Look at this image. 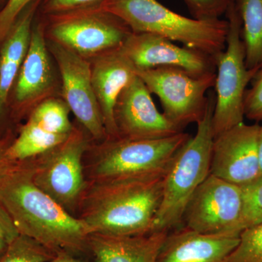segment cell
<instances>
[{"mask_svg":"<svg viewBox=\"0 0 262 262\" xmlns=\"http://www.w3.org/2000/svg\"><path fill=\"white\" fill-rule=\"evenodd\" d=\"M34 171V158L15 160L0 180V202L18 234L56 255L89 251L87 226L36 185Z\"/></svg>","mask_w":262,"mask_h":262,"instance_id":"obj_1","label":"cell"},{"mask_svg":"<svg viewBox=\"0 0 262 262\" xmlns=\"http://www.w3.org/2000/svg\"><path fill=\"white\" fill-rule=\"evenodd\" d=\"M164 177L87 181L75 216L91 234L131 236L152 232Z\"/></svg>","mask_w":262,"mask_h":262,"instance_id":"obj_2","label":"cell"},{"mask_svg":"<svg viewBox=\"0 0 262 262\" xmlns=\"http://www.w3.org/2000/svg\"><path fill=\"white\" fill-rule=\"evenodd\" d=\"M94 8L120 19L134 33L160 36L211 56L225 49L227 19L188 18L158 0H103Z\"/></svg>","mask_w":262,"mask_h":262,"instance_id":"obj_3","label":"cell"},{"mask_svg":"<svg viewBox=\"0 0 262 262\" xmlns=\"http://www.w3.org/2000/svg\"><path fill=\"white\" fill-rule=\"evenodd\" d=\"M208 106L203 118L196 123L194 136L174 156L163 179V196L157 212L152 232L179 228L188 203L202 183L210 175L213 136L214 93L208 94Z\"/></svg>","mask_w":262,"mask_h":262,"instance_id":"obj_4","label":"cell"},{"mask_svg":"<svg viewBox=\"0 0 262 262\" xmlns=\"http://www.w3.org/2000/svg\"><path fill=\"white\" fill-rule=\"evenodd\" d=\"M187 133L157 139H108L84 161L87 181L165 177L174 156L191 137Z\"/></svg>","mask_w":262,"mask_h":262,"instance_id":"obj_5","label":"cell"},{"mask_svg":"<svg viewBox=\"0 0 262 262\" xmlns=\"http://www.w3.org/2000/svg\"><path fill=\"white\" fill-rule=\"evenodd\" d=\"M229 24L225 49L216 57L213 136L244 122L247 87L258 70H248L241 36V17L235 3L226 13Z\"/></svg>","mask_w":262,"mask_h":262,"instance_id":"obj_6","label":"cell"},{"mask_svg":"<svg viewBox=\"0 0 262 262\" xmlns=\"http://www.w3.org/2000/svg\"><path fill=\"white\" fill-rule=\"evenodd\" d=\"M151 94L159 98L165 116L184 130L204 116L209 95L214 88V73L196 75L177 67L136 70Z\"/></svg>","mask_w":262,"mask_h":262,"instance_id":"obj_7","label":"cell"},{"mask_svg":"<svg viewBox=\"0 0 262 262\" xmlns=\"http://www.w3.org/2000/svg\"><path fill=\"white\" fill-rule=\"evenodd\" d=\"M90 146L84 131L75 127L67 140L34 158L36 185L75 216L87 184L84 157Z\"/></svg>","mask_w":262,"mask_h":262,"instance_id":"obj_8","label":"cell"},{"mask_svg":"<svg viewBox=\"0 0 262 262\" xmlns=\"http://www.w3.org/2000/svg\"><path fill=\"white\" fill-rule=\"evenodd\" d=\"M54 15L51 40L88 60L122 47L132 32L120 19L95 8Z\"/></svg>","mask_w":262,"mask_h":262,"instance_id":"obj_9","label":"cell"},{"mask_svg":"<svg viewBox=\"0 0 262 262\" xmlns=\"http://www.w3.org/2000/svg\"><path fill=\"white\" fill-rule=\"evenodd\" d=\"M242 206L239 186L210 174L188 203L183 222L201 233L239 237Z\"/></svg>","mask_w":262,"mask_h":262,"instance_id":"obj_10","label":"cell"},{"mask_svg":"<svg viewBox=\"0 0 262 262\" xmlns=\"http://www.w3.org/2000/svg\"><path fill=\"white\" fill-rule=\"evenodd\" d=\"M48 49L59 69L63 101L92 139L106 140L102 115L91 81V62L53 41Z\"/></svg>","mask_w":262,"mask_h":262,"instance_id":"obj_11","label":"cell"},{"mask_svg":"<svg viewBox=\"0 0 262 262\" xmlns=\"http://www.w3.org/2000/svg\"><path fill=\"white\" fill-rule=\"evenodd\" d=\"M258 130L243 122L215 136L210 174L239 187L261 177Z\"/></svg>","mask_w":262,"mask_h":262,"instance_id":"obj_12","label":"cell"},{"mask_svg":"<svg viewBox=\"0 0 262 262\" xmlns=\"http://www.w3.org/2000/svg\"><path fill=\"white\" fill-rule=\"evenodd\" d=\"M114 115L122 139H162L184 131L158 111L151 92L138 76L119 96Z\"/></svg>","mask_w":262,"mask_h":262,"instance_id":"obj_13","label":"cell"},{"mask_svg":"<svg viewBox=\"0 0 262 262\" xmlns=\"http://www.w3.org/2000/svg\"><path fill=\"white\" fill-rule=\"evenodd\" d=\"M121 48L136 70L171 67L196 75L216 72V57L180 47L155 34L131 32Z\"/></svg>","mask_w":262,"mask_h":262,"instance_id":"obj_14","label":"cell"},{"mask_svg":"<svg viewBox=\"0 0 262 262\" xmlns=\"http://www.w3.org/2000/svg\"><path fill=\"white\" fill-rule=\"evenodd\" d=\"M42 24L32 26L28 51L20 67L14 89L15 113L32 112L51 97L55 77Z\"/></svg>","mask_w":262,"mask_h":262,"instance_id":"obj_15","label":"cell"},{"mask_svg":"<svg viewBox=\"0 0 262 262\" xmlns=\"http://www.w3.org/2000/svg\"><path fill=\"white\" fill-rule=\"evenodd\" d=\"M93 60L91 81L102 115L106 140L118 139L114 115L115 105L122 91L137 76L136 68L121 47L105 52Z\"/></svg>","mask_w":262,"mask_h":262,"instance_id":"obj_16","label":"cell"},{"mask_svg":"<svg viewBox=\"0 0 262 262\" xmlns=\"http://www.w3.org/2000/svg\"><path fill=\"white\" fill-rule=\"evenodd\" d=\"M169 232L158 262H223L239 236L201 233L184 226Z\"/></svg>","mask_w":262,"mask_h":262,"instance_id":"obj_17","label":"cell"},{"mask_svg":"<svg viewBox=\"0 0 262 262\" xmlns=\"http://www.w3.org/2000/svg\"><path fill=\"white\" fill-rule=\"evenodd\" d=\"M168 232L160 231L131 236L90 234L88 250L96 262H158Z\"/></svg>","mask_w":262,"mask_h":262,"instance_id":"obj_18","label":"cell"},{"mask_svg":"<svg viewBox=\"0 0 262 262\" xmlns=\"http://www.w3.org/2000/svg\"><path fill=\"white\" fill-rule=\"evenodd\" d=\"M37 5V2L29 5L19 15L0 49V125L6 115L10 91L28 51Z\"/></svg>","mask_w":262,"mask_h":262,"instance_id":"obj_19","label":"cell"},{"mask_svg":"<svg viewBox=\"0 0 262 262\" xmlns=\"http://www.w3.org/2000/svg\"><path fill=\"white\" fill-rule=\"evenodd\" d=\"M248 70L262 67V0H236Z\"/></svg>","mask_w":262,"mask_h":262,"instance_id":"obj_20","label":"cell"},{"mask_svg":"<svg viewBox=\"0 0 262 262\" xmlns=\"http://www.w3.org/2000/svg\"><path fill=\"white\" fill-rule=\"evenodd\" d=\"M70 136L52 134L37 124L27 120L20 127L18 136L8 146L5 155L13 160L32 159L59 145Z\"/></svg>","mask_w":262,"mask_h":262,"instance_id":"obj_21","label":"cell"},{"mask_svg":"<svg viewBox=\"0 0 262 262\" xmlns=\"http://www.w3.org/2000/svg\"><path fill=\"white\" fill-rule=\"evenodd\" d=\"M70 112L63 100L50 97L33 108L28 120L52 134L70 136L75 127L70 121Z\"/></svg>","mask_w":262,"mask_h":262,"instance_id":"obj_22","label":"cell"},{"mask_svg":"<svg viewBox=\"0 0 262 262\" xmlns=\"http://www.w3.org/2000/svg\"><path fill=\"white\" fill-rule=\"evenodd\" d=\"M56 255L35 239L18 234L8 245L0 262H46Z\"/></svg>","mask_w":262,"mask_h":262,"instance_id":"obj_23","label":"cell"},{"mask_svg":"<svg viewBox=\"0 0 262 262\" xmlns=\"http://www.w3.org/2000/svg\"><path fill=\"white\" fill-rule=\"evenodd\" d=\"M241 187L243 206L238 225L239 234L262 223V176Z\"/></svg>","mask_w":262,"mask_h":262,"instance_id":"obj_24","label":"cell"},{"mask_svg":"<svg viewBox=\"0 0 262 262\" xmlns=\"http://www.w3.org/2000/svg\"><path fill=\"white\" fill-rule=\"evenodd\" d=\"M223 262H262V223L239 234L238 244Z\"/></svg>","mask_w":262,"mask_h":262,"instance_id":"obj_25","label":"cell"},{"mask_svg":"<svg viewBox=\"0 0 262 262\" xmlns=\"http://www.w3.org/2000/svg\"><path fill=\"white\" fill-rule=\"evenodd\" d=\"M193 18L201 20L220 18L236 0H184Z\"/></svg>","mask_w":262,"mask_h":262,"instance_id":"obj_26","label":"cell"},{"mask_svg":"<svg viewBox=\"0 0 262 262\" xmlns=\"http://www.w3.org/2000/svg\"><path fill=\"white\" fill-rule=\"evenodd\" d=\"M245 117L256 122L262 121V67L251 81L244 100Z\"/></svg>","mask_w":262,"mask_h":262,"instance_id":"obj_27","label":"cell"},{"mask_svg":"<svg viewBox=\"0 0 262 262\" xmlns=\"http://www.w3.org/2000/svg\"><path fill=\"white\" fill-rule=\"evenodd\" d=\"M36 1L37 0H8L0 11V42L4 41L22 12Z\"/></svg>","mask_w":262,"mask_h":262,"instance_id":"obj_28","label":"cell"},{"mask_svg":"<svg viewBox=\"0 0 262 262\" xmlns=\"http://www.w3.org/2000/svg\"><path fill=\"white\" fill-rule=\"evenodd\" d=\"M103 0H46L44 5L46 13L55 15L73 10L85 9L97 6Z\"/></svg>","mask_w":262,"mask_h":262,"instance_id":"obj_29","label":"cell"},{"mask_svg":"<svg viewBox=\"0 0 262 262\" xmlns=\"http://www.w3.org/2000/svg\"><path fill=\"white\" fill-rule=\"evenodd\" d=\"M18 234L9 214L0 202V235L10 243Z\"/></svg>","mask_w":262,"mask_h":262,"instance_id":"obj_30","label":"cell"},{"mask_svg":"<svg viewBox=\"0 0 262 262\" xmlns=\"http://www.w3.org/2000/svg\"><path fill=\"white\" fill-rule=\"evenodd\" d=\"M13 139L10 136H7L4 139H0V179L6 173L13 160H10L5 155L6 150L11 144Z\"/></svg>","mask_w":262,"mask_h":262,"instance_id":"obj_31","label":"cell"},{"mask_svg":"<svg viewBox=\"0 0 262 262\" xmlns=\"http://www.w3.org/2000/svg\"><path fill=\"white\" fill-rule=\"evenodd\" d=\"M46 262H85L75 257V255L70 253H62L56 255L51 260Z\"/></svg>","mask_w":262,"mask_h":262,"instance_id":"obj_32","label":"cell"},{"mask_svg":"<svg viewBox=\"0 0 262 262\" xmlns=\"http://www.w3.org/2000/svg\"><path fill=\"white\" fill-rule=\"evenodd\" d=\"M259 123V130H258V155H259L260 168H261V175L262 176V121Z\"/></svg>","mask_w":262,"mask_h":262,"instance_id":"obj_33","label":"cell"},{"mask_svg":"<svg viewBox=\"0 0 262 262\" xmlns=\"http://www.w3.org/2000/svg\"><path fill=\"white\" fill-rule=\"evenodd\" d=\"M9 244L10 243L6 239L4 238L3 236L0 235V258L6 251Z\"/></svg>","mask_w":262,"mask_h":262,"instance_id":"obj_34","label":"cell"}]
</instances>
